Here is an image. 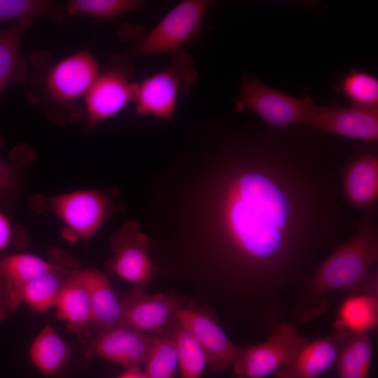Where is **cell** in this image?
<instances>
[{
    "instance_id": "obj_16",
    "label": "cell",
    "mask_w": 378,
    "mask_h": 378,
    "mask_svg": "<svg viewBox=\"0 0 378 378\" xmlns=\"http://www.w3.org/2000/svg\"><path fill=\"white\" fill-rule=\"evenodd\" d=\"M347 335L334 331L330 336L309 341L291 360L274 373V378H318L336 362Z\"/></svg>"
},
{
    "instance_id": "obj_24",
    "label": "cell",
    "mask_w": 378,
    "mask_h": 378,
    "mask_svg": "<svg viewBox=\"0 0 378 378\" xmlns=\"http://www.w3.org/2000/svg\"><path fill=\"white\" fill-rule=\"evenodd\" d=\"M38 18L52 20L59 27L66 21L64 7L49 0H0V23Z\"/></svg>"
},
{
    "instance_id": "obj_19",
    "label": "cell",
    "mask_w": 378,
    "mask_h": 378,
    "mask_svg": "<svg viewBox=\"0 0 378 378\" xmlns=\"http://www.w3.org/2000/svg\"><path fill=\"white\" fill-rule=\"evenodd\" d=\"M33 20L14 23L0 30V97L12 84L23 82L29 74V64L22 52L24 34ZM3 141L0 135V146Z\"/></svg>"
},
{
    "instance_id": "obj_9",
    "label": "cell",
    "mask_w": 378,
    "mask_h": 378,
    "mask_svg": "<svg viewBox=\"0 0 378 378\" xmlns=\"http://www.w3.org/2000/svg\"><path fill=\"white\" fill-rule=\"evenodd\" d=\"M137 83L130 78L126 65L113 64L100 73L84 99L85 132H92L97 125L119 113L134 102Z\"/></svg>"
},
{
    "instance_id": "obj_20",
    "label": "cell",
    "mask_w": 378,
    "mask_h": 378,
    "mask_svg": "<svg viewBox=\"0 0 378 378\" xmlns=\"http://www.w3.org/2000/svg\"><path fill=\"white\" fill-rule=\"evenodd\" d=\"M378 295L356 293L341 304L335 321V331L346 335L368 334L378 324Z\"/></svg>"
},
{
    "instance_id": "obj_8",
    "label": "cell",
    "mask_w": 378,
    "mask_h": 378,
    "mask_svg": "<svg viewBox=\"0 0 378 378\" xmlns=\"http://www.w3.org/2000/svg\"><path fill=\"white\" fill-rule=\"evenodd\" d=\"M149 244L139 222H126L111 239L113 255L106 263L107 270L135 286L146 288L158 273L150 257Z\"/></svg>"
},
{
    "instance_id": "obj_32",
    "label": "cell",
    "mask_w": 378,
    "mask_h": 378,
    "mask_svg": "<svg viewBox=\"0 0 378 378\" xmlns=\"http://www.w3.org/2000/svg\"><path fill=\"white\" fill-rule=\"evenodd\" d=\"M2 290H3V282L0 278V298L2 294Z\"/></svg>"
},
{
    "instance_id": "obj_10",
    "label": "cell",
    "mask_w": 378,
    "mask_h": 378,
    "mask_svg": "<svg viewBox=\"0 0 378 378\" xmlns=\"http://www.w3.org/2000/svg\"><path fill=\"white\" fill-rule=\"evenodd\" d=\"M122 314L118 326L156 333L169 328L182 309L183 300L167 293L148 295L146 288L135 286L122 297Z\"/></svg>"
},
{
    "instance_id": "obj_31",
    "label": "cell",
    "mask_w": 378,
    "mask_h": 378,
    "mask_svg": "<svg viewBox=\"0 0 378 378\" xmlns=\"http://www.w3.org/2000/svg\"><path fill=\"white\" fill-rule=\"evenodd\" d=\"M118 378H148L145 372H141L139 368L127 369V370Z\"/></svg>"
},
{
    "instance_id": "obj_18",
    "label": "cell",
    "mask_w": 378,
    "mask_h": 378,
    "mask_svg": "<svg viewBox=\"0 0 378 378\" xmlns=\"http://www.w3.org/2000/svg\"><path fill=\"white\" fill-rule=\"evenodd\" d=\"M88 290L92 312L91 330L100 333L120 325L121 302L106 274L94 268L80 269Z\"/></svg>"
},
{
    "instance_id": "obj_27",
    "label": "cell",
    "mask_w": 378,
    "mask_h": 378,
    "mask_svg": "<svg viewBox=\"0 0 378 378\" xmlns=\"http://www.w3.org/2000/svg\"><path fill=\"white\" fill-rule=\"evenodd\" d=\"M144 3L140 0H70L64 8L66 15L108 20L125 13L138 10Z\"/></svg>"
},
{
    "instance_id": "obj_22",
    "label": "cell",
    "mask_w": 378,
    "mask_h": 378,
    "mask_svg": "<svg viewBox=\"0 0 378 378\" xmlns=\"http://www.w3.org/2000/svg\"><path fill=\"white\" fill-rule=\"evenodd\" d=\"M75 265L61 262L53 270L34 279L25 287L22 302L34 312L43 313L55 307L57 298Z\"/></svg>"
},
{
    "instance_id": "obj_21",
    "label": "cell",
    "mask_w": 378,
    "mask_h": 378,
    "mask_svg": "<svg viewBox=\"0 0 378 378\" xmlns=\"http://www.w3.org/2000/svg\"><path fill=\"white\" fill-rule=\"evenodd\" d=\"M70 354L67 343L50 324L43 327L29 348L31 361L46 377L60 372L69 363Z\"/></svg>"
},
{
    "instance_id": "obj_30",
    "label": "cell",
    "mask_w": 378,
    "mask_h": 378,
    "mask_svg": "<svg viewBox=\"0 0 378 378\" xmlns=\"http://www.w3.org/2000/svg\"><path fill=\"white\" fill-rule=\"evenodd\" d=\"M13 231L10 221L0 211V251L7 248L13 239Z\"/></svg>"
},
{
    "instance_id": "obj_2",
    "label": "cell",
    "mask_w": 378,
    "mask_h": 378,
    "mask_svg": "<svg viewBox=\"0 0 378 378\" xmlns=\"http://www.w3.org/2000/svg\"><path fill=\"white\" fill-rule=\"evenodd\" d=\"M378 261V226L370 214L363 216L355 232L337 246L316 269L308 286L309 306L302 319L308 321L327 308L328 293L354 290Z\"/></svg>"
},
{
    "instance_id": "obj_6",
    "label": "cell",
    "mask_w": 378,
    "mask_h": 378,
    "mask_svg": "<svg viewBox=\"0 0 378 378\" xmlns=\"http://www.w3.org/2000/svg\"><path fill=\"white\" fill-rule=\"evenodd\" d=\"M309 342L294 324L282 322L265 342L242 347L232 365V378H265L291 360Z\"/></svg>"
},
{
    "instance_id": "obj_17",
    "label": "cell",
    "mask_w": 378,
    "mask_h": 378,
    "mask_svg": "<svg viewBox=\"0 0 378 378\" xmlns=\"http://www.w3.org/2000/svg\"><path fill=\"white\" fill-rule=\"evenodd\" d=\"M57 316L64 321L70 331L85 341L91 330V304L80 269L74 270L67 278L55 304Z\"/></svg>"
},
{
    "instance_id": "obj_4",
    "label": "cell",
    "mask_w": 378,
    "mask_h": 378,
    "mask_svg": "<svg viewBox=\"0 0 378 378\" xmlns=\"http://www.w3.org/2000/svg\"><path fill=\"white\" fill-rule=\"evenodd\" d=\"M197 78L194 60L188 54L183 51L174 55L168 66L137 83L136 114L172 120L179 94H188Z\"/></svg>"
},
{
    "instance_id": "obj_5",
    "label": "cell",
    "mask_w": 378,
    "mask_h": 378,
    "mask_svg": "<svg viewBox=\"0 0 378 378\" xmlns=\"http://www.w3.org/2000/svg\"><path fill=\"white\" fill-rule=\"evenodd\" d=\"M115 192L76 190L52 197L36 195L31 202L36 211L57 215L78 237L88 241L115 211Z\"/></svg>"
},
{
    "instance_id": "obj_26",
    "label": "cell",
    "mask_w": 378,
    "mask_h": 378,
    "mask_svg": "<svg viewBox=\"0 0 378 378\" xmlns=\"http://www.w3.org/2000/svg\"><path fill=\"white\" fill-rule=\"evenodd\" d=\"M153 333L151 350L146 363L148 378H175L178 366V352L172 332Z\"/></svg>"
},
{
    "instance_id": "obj_13",
    "label": "cell",
    "mask_w": 378,
    "mask_h": 378,
    "mask_svg": "<svg viewBox=\"0 0 378 378\" xmlns=\"http://www.w3.org/2000/svg\"><path fill=\"white\" fill-rule=\"evenodd\" d=\"M153 333L117 326L97 333L88 351L126 369L145 365L149 356Z\"/></svg>"
},
{
    "instance_id": "obj_15",
    "label": "cell",
    "mask_w": 378,
    "mask_h": 378,
    "mask_svg": "<svg viewBox=\"0 0 378 378\" xmlns=\"http://www.w3.org/2000/svg\"><path fill=\"white\" fill-rule=\"evenodd\" d=\"M343 200L351 207L369 211L378 201V158L368 153L356 158L341 172Z\"/></svg>"
},
{
    "instance_id": "obj_29",
    "label": "cell",
    "mask_w": 378,
    "mask_h": 378,
    "mask_svg": "<svg viewBox=\"0 0 378 378\" xmlns=\"http://www.w3.org/2000/svg\"><path fill=\"white\" fill-rule=\"evenodd\" d=\"M20 166L0 158V200H12L21 184Z\"/></svg>"
},
{
    "instance_id": "obj_7",
    "label": "cell",
    "mask_w": 378,
    "mask_h": 378,
    "mask_svg": "<svg viewBox=\"0 0 378 378\" xmlns=\"http://www.w3.org/2000/svg\"><path fill=\"white\" fill-rule=\"evenodd\" d=\"M312 102L271 88L250 75L243 77L240 92L234 99L236 111L249 109L276 128L304 123Z\"/></svg>"
},
{
    "instance_id": "obj_11",
    "label": "cell",
    "mask_w": 378,
    "mask_h": 378,
    "mask_svg": "<svg viewBox=\"0 0 378 378\" xmlns=\"http://www.w3.org/2000/svg\"><path fill=\"white\" fill-rule=\"evenodd\" d=\"M304 124L315 132L365 141L378 140L377 107L322 106L312 102Z\"/></svg>"
},
{
    "instance_id": "obj_12",
    "label": "cell",
    "mask_w": 378,
    "mask_h": 378,
    "mask_svg": "<svg viewBox=\"0 0 378 378\" xmlns=\"http://www.w3.org/2000/svg\"><path fill=\"white\" fill-rule=\"evenodd\" d=\"M59 262H50L39 256L20 253L0 259V278L3 290L0 298V322L7 318L22 302L26 286L55 268Z\"/></svg>"
},
{
    "instance_id": "obj_3",
    "label": "cell",
    "mask_w": 378,
    "mask_h": 378,
    "mask_svg": "<svg viewBox=\"0 0 378 378\" xmlns=\"http://www.w3.org/2000/svg\"><path fill=\"white\" fill-rule=\"evenodd\" d=\"M209 0H187L172 9L146 36L125 52L111 56L113 64L126 65L133 59L164 52L183 51L203 27L204 18L212 5Z\"/></svg>"
},
{
    "instance_id": "obj_28",
    "label": "cell",
    "mask_w": 378,
    "mask_h": 378,
    "mask_svg": "<svg viewBox=\"0 0 378 378\" xmlns=\"http://www.w3.org/2000/svg\"><path fill=\"white\" fill-rule=\"evenodd\" d=\"M340 90L353 105L376 108L378 104V80L364 72L351 71L342 80Z\"/></svg>"
},
{
    "instance_id": "obj_1",
    "label": "cell",
    "mask_w": 378,
    "mask_h": 378,
    "mask_svg": "<svg viewBox=\"0 0 378 378\" xmlns=\"http://www.w3.org/2000/svg\"><path fill=\"white\" fill-rule=\"evenodd\" d=\"M29 99L53 122L72 124L84 111V99L100 74L87 48L55 61L50 52L34 51L29 59Z\"/></svg>"
},
{
    "instance_id": "obj_25",
    "label": "cell",
    "mask_w": 378,
    "mask_h": 378,
    "mask_svg": "<svg viewBox=\"0 0 378 378\" xmlns=\"http://www.w3.org/2000/svg\"><path fill=\"white\" fill-rule=\"evenodd\" d=\"M171 328L182 378H199L207 365L203 349L195 335L177 319Z\"/></svg>"
},
{
    "instance_id": "obj_23",
    "label": "cell",
    "mask_w": 378,
    "mask_h": 378,
    "mask_svg": "<svg viewBox=\"0 0 378 378\" xmlns=\"http://www.w3.org/2000/svg\"><path fill=\"white\" fill-rule=\"evenodd\" d=\"M372 356L368 334L347 335L336 360L339 378H369Z\"/></svg>"
},
{
    "instance_id": "obj_14",
    "label": "cell",
    "mask_w": 378,
    "mask_h": 378,
    "mask_svg": "<svg viewBox=\"0 0 378 378\" xmlns=\"http://www.w3.org/2000/svg\"><path fill=\"white\" fill-rule=\"evenodd\" d=\"M176 319L195 335L212 371L220 372L234 365L242 346L234 344L212 318L182 308L177 312Z\"/></svg>"
}]
</instances>
